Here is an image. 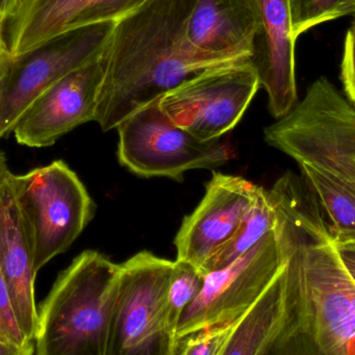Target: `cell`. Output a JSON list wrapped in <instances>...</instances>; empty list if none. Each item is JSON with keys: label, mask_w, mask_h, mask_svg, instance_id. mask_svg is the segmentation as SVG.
Wrapping results in <instances>:
<instances>
[{"label": "cell", "mask_w": 355, "mask_h": 355, "mask_svg": "<svg viewBox=\"0 0 355 355\" xmlns=\"http://www.w3.org/2000/svg\"><path fill=\"white\" fill-rule=\"evenodd\" d=\"M10 58V50H8L6 40H4L3 33L0 31V79L3 74L4 68H6V63H8Z\"/></svg>", "instance_id": "24"}, {"label": "cell", "mask_w": 355, "mask_h": 355, "mask_svg": "<svg viewBox=\"0 0 355 355\" xmlns=\"http://www.w3.org/2000/svg\"><path fill=\"white\" fill-rule=\"evenodd\" d=\"M260 87L248 58L186 79L160 97V108L200 141H215L239 123Z\"/></svg>", "instance_id": "9"}, {"label": "cell", "mask_w": 355, "mask_h": 355, "mask_svg": "<svg viewBox=\"0 0 355 355\" xmlns=\"http://www.w3.org/2000/svg\"><path fill=\"white\" fill-rule=\"evenodd\" d=\"M256 13L258 31L252 64L261 87L268 96V108L275 119L285 116L297 101L295 43L289 0H250Z\"/></svg>", "instance_id": "13"}, {"label": "cell", "mask_w": 355, "mask_h": 355, "mask_svg": "<svg viewBox=\"0 0 355 355\" xmlns=\"http://www.w3.org/2000/svg\"><path fill=\"white\" fill-rule=\"evenodd\" d=\"M289 6L296 40L321 23L355 14V0H289Z\"/></svg>", "instance_id": "19"}, {"label": "cell", "mask_w": 355, "mask_h": 355, "mask_svg": "<svg viewBox=\"0 0 355 355\" xmlns=\"http://www.w3.org/2000/svg\"><path fill=\"white\" fill-rule=\"evenodd\" d=\"M116 21L60 33L8 58L0 79V139L12 133L27 108L46 90L103 53Z\"/></svg>", "instance_id": "7"}, {"label": "cell", "mask_w": 355, "mask_h": 355, "mask_svg": "<svg viewBox=\"0 0 355 355\" xmlns=\"http://www.w3.org/2000/svg\"><path fill=\"white\" fill-rule=\"evenodd\" d=\"M265 141L295 160L334 231L355 239V106L325 76L264 129Z\"/></svg>", "instance_id": "3"}, {"label": "cell", "mask_w": 355, "mask_h": 355, "mask_svg": "<svg viewBox=\"0 0 355 355\" xmlns=\"http://www.w3.org/2000/svg\"><path fill=\"white\" fill-rule=\"evenodd\" d=\"M146 0H28L8 23L6 45L12 56L79 27L118 21Z\"/></svg>", "instance_id": "15"}, {"label": "cell", "mask_w": 355, "mask_h": 355, "mask_svg": "<svg viewBox=\"0 0 355 355\" xmlns=\"http://www.w3.org/2000/svg\"><path fill=\"white\" fill-rule=\"evenodd\" d=\"M284 258L283 245L273 229L235 262L205 275L200 294L180 319L178 339L200 329L239 320L275 279Z\"/></svg>", "instance_id": "10"}, {"label": "cell", "mask_w": 355, "mask_h": 355, "mask_svg": "<svg viewBox=\"0 0 355 355\" xmlns=\"http://www.w3.org/2000/svg\"><path fill=\"white\" fill-rule=\"evenodd\" d=\"M174 266L150 251L121 264L107 355H173L166 306Z\"/></svg>", "instance_id": "8"}, {"label": "cell", "mask_w": 355, "mask_h": 355, "mask_svg": "<svg viewBox=\"0 0 355 355\" xmlns=\"http://www.w3.org/2000/svg\"><path fill=\"white\" fill-rule=\"evenodd\" d=\"M341 75L346 95L355 106V21L346 35Z\"/></svg>", "instance_id": "22"}, {"label": "cell", "mask_w": 355, "mask_h": 355, "mask_svg": "<svg viewBox=\"0 0 355 355\" xmlns=\"http://www.w3.org/2000/svg\"><path fill=\"white\" fill-rule=\"evenodd\" d=\"M257 31L258 21L250 0H196L187 37L205 53L250 58Z\"/></svg>", "instance_id": "16"}, {"label": "cell", "mask_w": 355, "mask_h": 355, "mask_svg": "<svg viewBox=\"0 0 355 355\" xmlns=\"http://www.w3.org/2000/svg\"><path fill=\"white\" fill-rule=\"evenodd\" d=\"M275 208L268 190L259 187L254 201L246 213L239 229L231 241L227 242L212 256L204 275L219 270L235 262L242 254L257 245L275 229Z\"/></svg>", "instance_id": "17"}, {"label": "cell", "mask_w": 355, "mask_h": 355, "mask_svg": "<svg viewBox=\"0 0 355 355\" xmlns=\"http://www.w3.org/2000/svg\"><path fill=\"white\" fill-rule=\"evenodd\" d=\"M293 233L294 355H355V239L336 235L304 179H277Z\"/></svg>", "instance_id": "1"}, {"label": "cell", "mask_w": 355, "mask_h": 355, "mask_svg": "<svg viewBox=\"0 0 355 355\" xmlns=\"http://www.w3.org/2000/svg\"><path fill=\"white\" fill-rule=\"evenodd\" d=\"M0 355H14L8 347L0 344Z\"/></svg>", "instance_id": "25"}, {"label": "cell", "mask_w": 355, "mask_h": 355, "mask_svg": "<svg viewBox=\"0 0 355 355\" xmlns=\"http://www.w3.org/2000/svg\"><path fill=\"white\" fill-rule=\"evenodd\" d=\"M204 283L205 275L196 267L184 261H175L166 306V327L173 355L176 352L180 319L186 308L198 297Z\"/></svg>", "instance_id": "18"}, {"label": "cell", "mask_w": 355, "mask_h": 355, "mask_svg": "<svg viewBox=\"0 0 355 355\" xmlns=\"http://www.w3.org/2000/svg\"><path fill=\"white\" fill-rule=\"evenodd\" d=\"M0 344L14 355L35 354V344L27 341L15 317L10 291L0 265Z\"/></svg>", "instance_id": "21"}, {"label": "cell", "mask_w": 355, "mask_h": 355, "mask_svg": "<svg viewBox=\"0 0 355 355\" xmlns=\"http://www.w3.org/2000/svg\"><path fill=\"white\" fill-rule=\"evenodd\" d=\"M0 265L15 317L27 341L35 344L37 325L33 249L12 185V172L0 151Z\"/></svg>", "instance_id": "14"}, {"label": "cell", "mask_w": 355, "mask_h": 355, "mask_svg": "<svg viewBox=\"0 0 355 355\" xmlns=\"http://www.w3.org/2000/svg\"><path fill=\"white\" fill-rule=\"evenodd\" d=\"M121 264L85 250L37 306L35 355H107Z\"/></svg>", "instance_id": "4"}, {"label": "cell", "mask_w": 355, "mask_h": 355, "mask_svg": "<svg viewBox=\"0 0 355 355\" xmlns=\"http://www.w3.org/2000/svg\"><path fill=\"white\" fill-rule=\"evenodd\" d=\"M28 0H0V31L14 20L24 8Z\"/></svg>", "instance_id": "23"}, {"label": "cell", "mask_w": 355, "mask_h": 355, "mask_svg": "<svg viewBox=\"0 0 355 355\" xmlns=\"http://www.w3.org/2000/svg\"><path fill=\"white\" fill-rule=\"evenodd\" d=\"M104 52L71 71L33 101L12 129L20 145L50 147L79 125L95 121L105 72Z\"/></svg>", "instance_id": "11"}, {"label": "cell", "mask_w": 355, "mask_h": 355, "mask_svg": "<svg viewBox=\"0 0 355 355\" xmlns=\"http://www.w3.org/2000/svg\"><path fill=\"white\" fill-rule=\"evenodd\" d=\"M12 185L37 273L85 231L95 215V204L64 160H53L25 174L12 173Z\"/></svg>", "instance_id": "5"}, {"label": "cell", "mask_w": 355, "mask_h": 355, "mask_svg": "<svg viewBox=\"0 0 355 355\" xmlns=\"http://www.w3.org/2000/svg\"><path fill=\"white\" fill-rule=\"evenodd\" d=\"M257 190L243 177L213 171L202 201L184 218L175 238L176 260L190 263L204 274L209 261L239 229Z\"/></svg>", "instance_id": "12"}, {"label": "cell", "mask_w": 355, "mask_h": 355, "mask_svg": "<svg viewBox=\"0 0 355 355\" xmlns=\"http://www.w3.org/2000/svg\"><path fill=\"white\" fill-rule=\"evenodd\" d=\"M234 325H215L179 338L175 355H223Z\"/></svg>", "instance_id": "20"}, {"label": "cell", "mask_w": 355, "mask_h": 355, "mask_svg": "<svg viewBox=\"0 0 355 355\" xmlns=\"http://www.w3.org/2000/svg\"><path fill=\"white\" fill-rule=\"evenodd\" d=\"M116 129L119 162L139 176L182 181L187 171L213 170L234 156L227 144L200 141L177 125L160 108V97L135 110Z\"/></svg>", "instance_id": "6"}, {"label": "cell", "mask_w": 355, "mask_h": 355, "mask_svg": "<svg viewBox=\"0 0 355 355\" xmlns=\"http://www.w3.org/2000/svg\"><path fill=\"white\" fill-rule=\"evenodd\" d=\"M196 0H146L116 21L106 47L105 72L95 122L116 129L135 110L186 79L214 67L248 58L213 56L187 37Z\"/></svg>", "instance_id": "2"}]
</instances>
